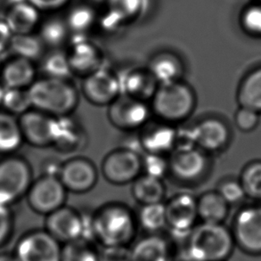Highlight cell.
Here are the masks:
<instances>
[{"label":"cell","mask_w":261,"mask_h":261,"mask_svg":"<svg viewBox=\"0 0 261 261\" xmlns=\"http://www.w3.org/2000/svg\"><path fill=\"white\" fill-rule=\"evenodd\" d=\"M58 178L67 192L86 194L91 191L98 179L95 164L84 157H75L63 163Z\"/></svg>","instance_id":"13"},{"label":"cell","mask_w":261,"mask_h":261,"mask_svg":"<svg viewBox=\"0 0 261 261\" xmlns=\"http://www.w3.org/2000/svg\"><path fill=\"white\" fill-rule=\"evenodd\" d=\"M143 170L145 175L163 179L169 171V162L164 156L147 153L143 159Z\"/></svg>","instance_id":"39"},{"label":"cell","mask_w":261,"mask_h":261,"mask_svg":"<svg viewBox=\"0 0 261 261\" xmlns=\"http://www.w3.org/2000/svg\"><path fill=\"white\" fill-rule=\"evenodd\" d=\"M109 13L120 22L137 17L145 7L144 0H107Z\"/></svg>","instance_id":"36"},{"label":"cell","mask_w":261,"mask_h":261,"mask_svg":"<svg viewBox=\"0 0 261 261\" xmlns=\"http://www.w3.org/2000/svg\"><path fill=\"white\" fill-rule=\"evenodd\" d=\"M14 215L9 206L0 203V248L9 242L14 233Z\"/></svg>","instance_id":"42"},{"label":"cell","mask_w":261,"mask_h":261,"mask_svg":"<svg viewBox=\"0 0 261 261\" xmlns=\"http://www.w3.org/2000/svg\"><path fill=\"white\" fill-rule=\"evenodd\" d=\"M138 220L125 205L102 206L88 219V233L102 247L128 246L133 242Z\"/></svg>","instance_id":"1"},{"label":"cell","mask_w":261,"mask_h":261,"mask_svg":"<svg viewBox=\"0 0 261 261\" xmlns=\"http://www.w3.org/2000/svg\"><path fill=\"white\" fill-rule=\"evenodd\" d=\"M5 90H6L5 87H4L3 85H1V84H0V107L2 106V103H3V98L4 95H5Z\"/></svg>","instance_id":"49"},{"label":"cell","mask_w":261,"mask_h":261,"mask_svg":"<svg viewBox=\"0 0 261 261\" xmlns=\"http://www.w3.org/2000/svg\"><path fill=\"white\" fill-rule=\"evenodd\" d=\"M233 240L249 253H261V207L242 210L233 225Z\"/></svg>","instance_id":"16"},{"label":"cell","mask_w":261,"mask_h":261,"mask_svg":"<svg viewBox=\"0 0 261 261\" xmlns=\"http://www.w3.org/2000/svg\"><path fill=\"white\" fill-rule=\"evenodd\" d=\"M165 204L166 226L179 238H187L196 226L197 199L188 194H176Z\"/></svg>","instance_id":"11"},{"label":"cell","mask_w":261,"mask_h":261,"mask_svg":"<svg viewBox=\"0 0 261 261\" xmlns=\"http://www.w3.org/2000/svg\"><path fill=\"white\" fill-rule=\"evenodd\" d=\"M66 194L67 190L58 177L42 175L32 182L26 195L33 212L47 216L64 206Z\"/></svg>","instance_id":"8"},{"label":"cell","mask_w":261,"mask_h":261,"mask_svg":"<svg viewBox=\"0 0 261 261\" xmlns=\"http://www.w3.org/2000/svg\"><path fill=\"white\" fill-rule=\"evenodd\" d=\"M217 191L228 204L237 203L246 196L240 181L237 180L224 181L219 185V189Z\"/></svg>","instance_id":"40"},{"label":"cell","mask_w":261,"mask_h":261,"mask_svg":"<svg viewBox=\"0 0 261 261\" xmlns=\"http://www.w3.org/2000/svg\"><path fill=\"white\" fill-rule=\"evenodd\" d=\"M230 132L226 124L218 119L201 120L190 128L187 142L203 152H218L229 141Z\"/></svg>","instance_id":"17"},{"label":"cell","mask_w":261,"mask_h":261,"mask_svg":"<svg viewBox=\"0 0 261 261\" xmlns=\"http://www.w3.org/2000/svg\"><path fill=\"white\" fill-rule=\"evenodd\" d=\"M82 130L78 123L69 116L57 119L54 146L61 152H74L82 146Z\"/></svg>","instance_id":"27"},{"label":"cell","mask_w":261,"mask_h":261,"mask_svg":"<svg viewBox=\"0 0 261 261\" xmlns=\"http://www.w3.org/2000/svg\"><path fill=\"white\" fill-rule=\"evenodd\" d=\"M23 138L19 122L11 114L0 112V153H11L17 150Z\"/></svg>","instance_id":"29"},{"label":"cell","mask_w":261,"mask_h":261,"mask_svg":"<svg viewBox=\"0 0 261 261\" xmlns=\"http://www.w3.org/2000/svg\"><path fill=\"white\" fill-rule=\"evenodd\" d=\"M130 250L131 261H170V245L160 236L144 237Z\"/></svg>","instance_id":"24"},{"label":"cell","mask_w":261,"mask_h":261,"mask_svg":"<svg viewBox=\"0 0 261 261\" xmlns=\"http://www.w3.org/2000/svg\"><path fill=\"white\" fill-rule=\"evenodd\" d=\"M38 30V36L44 46L54 48H57L64 44L70 32L66 22L57 17H50L46 21H40Z\"/></svg>","instance_id":"31"},{"label":"cell","mask_w":261,"mask_h":261,"mask_svg":"<svg viewBox=\"0 0 261 261\" xmlns=\"http://www.w3.org/2000/svg\"><path fill=\"white\" fill-rule=\"evenodd\" d=\"M233 233L223 224L201 223L187 237L188 261H225L233 249Z\"/></svg>","instance_id":"2"},{"label":"cell","mask_w":261,"mask_h":261,"mask_svg":"<svg viewBox=\"0 0 261 261\" xmlns=\"http://www.w3.org/2000/svg\"><path fill=\"white\" fill-rule=\"evenodd\" d=\"M57 119L38 110H30L18 120L22 138L36 147L53 145Z\"/></svg>","instance_id":"14"},{"label":"cell","mask_w":261,"mask_h":261,"mask_svg":"<svg viewBox=\"0 0 261 261\" xmlns=\"http://www.w3.org/2000/svg\"><path fill=\"white\" fill-rule=\"evenodd\" d=\"M42 70L46 78L70 81L73 75L67 54L60 51H54L43 59Z\"/></svg>","instance_id":"33"},{"label":"cell","mask_w":261,"mask_h":261,"mask_svg":"<svg viewBox=\"0 0 261 261\" xmlns=\"http://www.w3.org/2000/svg\"><path fill=\"white\" fill-rule=\"evenodd\" d=\"M147 70L158 85H163L180 81L183 64L174 54L163 52L152 57Z\"/></svg>","instance_id":"23"},{"label":"cell","mask_w":261,"mask_h":261,"mask_svg":"<svg viewBox=\"0 0 261 261\" xmlns=\"http://www.w3.org/2000/svg\"><path fill=\"white\" fill-rule=\"evenodd\" d=\"M245 194L251 198L261 199V163H251L245 167L240 180Z\"/></svg>","instance_id":"38"},{"label":"cell","mask_w":261,"mask_h":261,"mask_svg":"<svg viewBox=\"0 0 261 261\" xmlns=\"http://www.w3.org/2000/svg\"><path fill=\"white\" fill-rule=\"evenodd\" d=\"M2 106L12 114L21 115L28 112L32 107L28 89L6 88Z\"/></svg>","instance_id":"35"},{"label":"cell","mask_w":261,"mask_h":261,"mask_svg":"<svg viewBox=\"0 0 261 261\" xmlns=\"http://www.w3.org/2000/svg\"><path fill=\"white\" fill-rule=\"evenodd\" d=\"M45 230L61 244L85 238L88 219L74 208L65 205L46 216Z\"/></svg>","instance_id":"9"},{"label":"cell","mask_w":261,"mask_h":261,"mask_svg":"<svg viewBox=\"0 0 261 261\" xmlns=\"http://www.w3.org/2000/svg\"><path fill=\"white\" fill-rule=\"evenodd\" d=\"M44 46L39 36L33 33L13 35L8 51H10L15 57L33 62L42 56Z\"/></svg>","instance_id":"30"},{"label":"cell","mask_w":261,"mask_h":261,"mask_svg":"<svg viewBox=\"0 0 261 261\" xmlns=\"http://www.w3.org/2000/svg\"><path fill=\"white\" fill-rule=\"evenodd\" d=\"M138 224L149 232H157L166 226L165 204L144 205L138 213Z\"/></svg>","instance_id":"34"},{"label":"cell","mask_w":261,"mask_h":261,"mask_svg":"<svg viewBox=\"0 0 261 261\" xmlns=\"http://www.w3.org/2000/svg\"><path fill=\"white\" fill-rule=\"evenodd\" d=\"M168 162L169 171L185 182L199 179L208 166L204 152L195 146H177Z\"/></svg>","instance_id":"15"},{"label":"cell","mask_w":261,"mask_h":261,"mask_svg":"<svg viewBox=\"0 0 261 261\" xmlns=\"http://www.w3.org/2000/svg\"><path fill=\"white\" fill-rule=\"evenodd\" d=\"M196 96L185 82H175L158 86L152 98V112L164 123H180L194 113Z\"/></svg>","instance_id":"4"},{"label":"cell","mask_w":261,"mask_h":261,"mask_svg":"<svg viewBox=\"0 0 261 261\" xmlns=\"http://www.w3.org/2000/svg\"><path fill=\"white\" fill-rule=\"evenodd\" d=\"M139 141L146 153L164 156L176 148L177 132L172 125L160 124L145 131Z\"/></svg>","instance_id":"21"},{"label":"cell","mask_w":261,"mask_h":261,"mask_svg":"<svg viewBox=\"0 0 261 261\" xmlns=\"http://www.w3.org/2000/svg\"><path fill=\"white\" fill-rule=\"evenodd\" d=\"M60 261H100L99 251L85 238L62 245Z\"/></svg>","instance_id":"32"},{"label":"cell","mask_w":261,"mask_h":261,"mask_svg":"<svg viewBox=\"0 0 261 261\" xmlns=\"http://www.w3.org/2000/svg\"><path fill=\"white\" fill-rule=\"evenodd\" d=\"M62 165H63V163H60L59 161L55 159L48 160L43 165L44 170H43L42 175L58 177L61 172Z\"/></svg>","instance_id":"47"},{"label":"cell","mask_w":261,"mask_h":261,"mask_svg":"<svg viewBox=\"0 0 261 261\" xmlns=\"http://www.w3.org/2000/svg\"><path fill=\"white\" fill-rule=\"evenodd\" d=\"M229 211V204L218 193L210 191L197 199L198 218L202 223L222 224Z\"/></svg>","instance_id":"25"},{"label":"cell","mask_w":261,"mask_h":261,"mask_svg":"<svg viewBox=\"0 0 261 261\" xmlns=\"http://www.w3.org/2000/svg\"><path fill=\"white\" fill-rule=\"evenodd\" d=\"M100 261H131L129 246H110L102 247L99 251Z\"/></svg>","instance_id":"44"},{"label":"cell","mask_w":261,"mask_h":261,"mask_svg":"<svg viewBox=\"0 0 261 261\" xmlns=\"http://www.w3.org/2000/svg\"><path fill=\"white\" fill-rule=\"evenodd\" d=\"M118 79L120 95H127L143 102L152 100L159 86L148 70H131L122 75H118Z\"/></svg>","instance_id":"20"},{"label":"cell","mask_w":261,"mask_h":261,"mask_svg":"<svg viewBox=\"0 0 261 261\" xmlns=\"http://www.w3.org/2000/svg\"><path fill=\"white\" fill-rule=\"evenodd\" d=\"M32 171L26 160L7 156L0 160V203L10 206L28 193Z\"/></svg>","instance_id":"5"},{"label":"cell","mask_w":261,"mask_h":261,"mask_svg":"<svg viewBox=\"0 0 261 261\" xmlns=\"http://www.w3.org/2000/svg\"><path fill=\"white\" fill-rule=\"evenodd\" d=\"M82 94L88 102L96 106H109L120 95L118 75L101 67L83 80Z\"/></svg>","instance_id":"12"},{"label":"cell","mask_w":261,"mask_h":261,"mask_svg":"<svg viewBox=\"0 0 261 261\" xmlns=\"http://www.w3.org/2000/svg\"><path fill=\"white\" fill-rule=\"evenodd\" d=\"M13 34L3 19H0V56L8 51Z\"/></svg>","instance_id":"46"},{"label":"cell","mask_w":261,"mask_h":261,"mask_svg":"<svg viewBox=\"0 0 261 261\" xmlns=\"http://www.w3.org/2000/svg\"><path fill=\"white\" fill-rule=\"evenodd\" d=\"M102 174L107 182L115 186L133 183L143 171V159L137 151L127 147L113 150L103 158Z\"/></svg>","instance_id":"6"},{"label":"cell","mask_w":261,"mask_h":261,"mask_svg":"<svg viewBox=\"0 0 261 261\" xmlns=\"http://www.w3.org/2000/svg\"><path fill=\"white\" fill-rule=\"evenodd\" d=\"M62 245L46 230H32L18 240L14 255L18 261H60Z\"/></svg>","instance_id":"7"},{"label":"cell","mask_w":261,"mask_h":261,"mask_svg":"<svg viewBox=\"0 0 261 261\" xmlns=\"http://www.w3.org/2000/svg\"><path fill=\"white\" fill-rule=\"evenodd\" d=\"M67 57L72 73L83 78L102 67V58L100 51L95 45L85 39H80L73 43Z\"/></svg>","instance_id":"19"},{"label":"cell","mask_w":261,"mask_h":261,"mask_svg":"<svg viewBox=\"0 0 261 261\" xmlns=\"http://www.w3.org/2000/svg\"><path fill=\"white\" fill-rule=\"evenodd\" d=\"M95 21V14L91 8L87 6H80L70 12L66 19L69 31L82 34L91 28Z\"/></svg>","instance_id":"37"},{"label":"cell","mask_w":261,"mask_h":261,"mask_svg":"<svg viewBox=\"0 0 261 261\" xmlns=\"http://www.w3.org/2000/svg\"><path fill=\"white\" fill-rule=\"evenodd\" d=\"M110 122L120 130H136L148 122L152 109L145 102L120 95L108 106Z\"/></svg>","instance_id":"10"},{"label":"cell","mask_w":261,"mask_h":261,"mask_svg":"<svg viewBox=\"0 0 261 261\" xmlns=\"http://www.w3.org/2000/svg\"><path fill=\"white\" fill-rule=\"evenodd\" d=\"M2 19L13 35L33 33L41 21L40 12L27 0L7 6Z\"/></svg>","instance_id":"18"},{"label":"cell","mask_w":261,"mask_h":261,"mask_svg":"<svg viewBox=\"0 0 261 261\" xmlns=\"http://www.w3.org/2000/svg\"><path fill=\"white\" fill-rule=\"evenodd\" d=\"M41 12H53L59 10L67 5L70 0H27Z\"/></svg>","instance_id":"45"},{"label":"cell","mask_w":261,"mask_h":261,"mask_svg":"<svg viewBox=\"0 0 261 261\" xmlns=\"http://www.w3.org/2000/svg\"><path fill=\"white\" fill-rule=\"evenodd\" d=\"M94 1H96V2H102V1H107V0H94Z\"/></svg>","instance_id":"50"},{"label":"cell","mask_w":261,"mask_h":261,"mask_svg":"<svg viewBox=\"0 0 261 261\" xmlns=\"http://www.w3.org/2000/svg\"><path fill=\"white\" fill-rule=\"evenodd\" d=\"M32 106L55 118L70 116L79 105V93L70 81L44 78L28 88Z\"/></svg>","instance_id":"3"},{"label":"cell","mask_w":261,"mask_h":261,"mask_svg":"<svg viewBox=\"0 0 261 261\" xmlns=\"http://www.w3.org/2000/svg\"><path fill=\"white\" fill-rule=\"evenodd\" d=\"M242 25L246 32L261 36V6L254 5L248 7L242 15Z\"/></svg>","instance_id":"41"},{"label":"cell","mask_w":261,"mask_h":261,"mask_svg":"<svg viewBox=\"0 0 261 261\" xmlns=\"http://www.w3.org/2000/svg\"><path fill=\"white\" fill-rule=\"evenodd\" d=\"M259 120L258 112L253 110L240 107L234 116L237 127L243 131L252 130L257 127Z\"/></svg>","instance_id":"43"},{"label":"cell","mask_w":261,"mask_h":261,"mask_svg":"<svg viewBox=\"0 0 261 261\" xmlns=\"http://www.w3.org/2000/svg\"><path fill=\"white\" fill-rule=\"evenodd\" d=\"M131 193L135 200L142 206L156 204L164 201L166 188L163 179L141 175L132 183Z\"/></svg>","instance_id":"26"},{"label":"cell","mask_w":261,"mask_h":261,"mask_svg":"<svg viewBox=\"0 0 261 261\" xmlns=\"http://www.w3.org/2000/svg\"><path fill=\"white\" fill-rule=\"evenodd\" d=\"M241 107L261 112V68L244 79L238 91Z\"/></svg>","instance_id":"28"},{"label":"cell","mask_w":261,"mask_h":261,"mask_svg":"<svg viewBox=\"0 0 261 261\" xmlns=\"http://www.w3.org/2000/svg\"><path fill=\"white\" fill-rule=\"evenodd\" d=\"M5 88H30L35 79V67L32 61L14 57L2 69Z\"/></svg>","instance_id":"22"},{"label":"cell","mask_w":261,"mask_h":261,"mask_svg":"<svg viewBox=\"0 0 261 261\" xmlns=\"http://www.w3.org/2000/svg\"><path fill=\"white\" fill-rule=\"evenodd\" d=\"M0 261H18L14 253H0Z\"/></svg>","instance_id":"48"}]
</instances>
